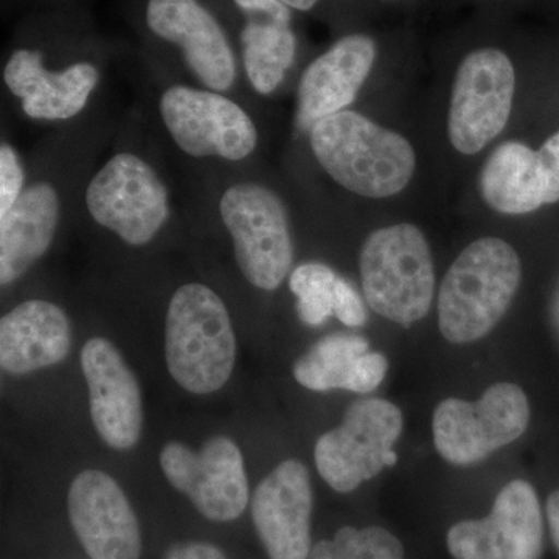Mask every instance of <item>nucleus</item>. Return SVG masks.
<instances>
[{"label":"nucleus","instance_id":"f257e3e1","mask_svg":"<svg viewBox=\"0 0 559 559\" xmlns=\"http://www.w3.org/2000/svg\"><path fill=\"white\" fill-rule=\"evenodd\" d=\"M310 142L320 167L364 198L399 194L417 167L415 151L403 135L353 110L319 120L311 128Z\"/></svg>","mask_w":559,"mask_h":559},{"label":"nucleus","instance_id":"f03ea898","mask_svg":"<svg viewBox=\"0 0 559 559\" xmlns=\"http://www.w3.org/2000/svg\"><path fill=\"white\" fill-rule=\"evenodd\" d=\"M165 358L173 380L187 392L207 395L230 380L237 337L215 290L187 283L173 294L165 320Z\"/></svg>","mask_w":559,"mask_h":559},{"label":"nucleus","instance_id":"7ed1b4c3","mask_svg":"<svg viewBox=\"0 0 559 559\" xmlns=\"http://www.w3.org/2000/svg\"><path fill=\"white\" fill-rule=\"evenodd\" d=\"M521 283L516 250L500 238H481L463 250L443 280L439 326L452 344L487 336L509 311Z\"/></svg>","mask_w":559,"mask_h":559},{"label":"nucleus","instance_id":"20e7f679","mask_svg":"<svg viewBox=\"0 0 559 559\" xmlns=\"http://www.w3.org/2000/svg\"><path fill=\"white\" fill-rule=\"evenodd\" d=\"M360 278L371 310L403 326L425 319L436 293L432 255L418 227L403 223L369 235Z\"/></svg>","mask_w":559,"mask_h":559},{"label":"nucleus","instance_id":"39448f33","mask_svg":"<svg viewBox=\"0 0 559 559\" xmlns=\"http://www.w3.org/2000/svg\"><path fill=\"white\" fill-rule=\"evenodd\" d=\"M219 215L250 285L263 290L282 286L294 261L288 210L282 198L261 183H234L221 197Z\"/></svg>","mask_w":559,"mask_h":559},{"label":"nucleus","instance_id":"423d86ee","mask_svg":"<svg viewBox=\"0 0 559 559\" xmlns=\"http://www.w3.org/2000/svg\"><path fill=\"white\" fill-rule=\"evenodd\" d=\"M92 219L131 246H145L170 219V193L153 167L134 153H117L86 189Z\"/></svg>","mask_w":559,"mask_h":559},{"label":"nucleus","instance_id":"0eeeda50","mask_svg":"<svg viewBox=\"0 0 559 559\" xmlns=\"http://www.w3.org/2000/svg\"><path fill=\"white\" fill-rule=\"evenodd\" d=\"M530 406L524 390L500 382L476 403L441 401L433 412V443L452 465L469 466L520 439L528 428Z\"/></svg>","mask_w":559,"mask_h":559},{"label":"nucleus","instance_id":"6e6552de","mask_svg":"<svg viewBox=\"0 0 559 559\" xmlns=\"http://www.w3.org/2000/svg\"><path fill=\"white\" fill-rule=\"evenodd\" d=\"M159 110L176 146L197 159L245 160L259 143L249 114L221 92L171 86L162 94Z\"/></svg>","mask_w":559,"mask_h":559},{"label":"nucleus","instance_id":"1a4fd4ad","mask_svg":"<svg viewBox=\"0 0 559 559\" xmlns=\"http://www.w3.org/2000/svg\"><path fill=\"white\" fill-rule=\"evenodd\" d=\"M403 432L400 407L381 399L349 404L337 428L323 433L314 448L320 477L334 491L349 492L385 468V452Z\"/></svg>","mask_w":559,"mask_h":559},{"label":"nucleus","instance_id":"9d476101","mask_svg":"<svg viewBox=\"0 0 559 559\" xmlns=\"http://www.w3.org/2000/svg\"><path fill=\"white\" fill-rule=\"evenodd\" d=\"M516 75L498 49L473 51L463 60L452 87L448 132L462 154H476L507 127Z\"/></svg>","mask_w":559,"mask_h":559},{"label":"nucleus","instance_id":"9b49d317","mask_svg":"<svg viewBox=\"0 0 559 559\" xmlns=\"http://www.w3.org/2000/svg\"><path fill=\"white\" fill-rule=\"evenodd\" d=\"M159 460L168 481L207 520L235 521L248 507L245 459L240 448L227 437H212L200 452L170 441Z\"/></svg>","mask_w":559,"mask_h":559},{"label":"nucleus","instance_id":"f8f14e48","mask_svg":"<svg viewBox=\"0 0 559 559\" xmlns=\"http://www.w3.org/2000/svg\"><path fill=\"white\" fill-rule=\"evenodd\" d=\"M543 536L535 488L513 480L500 489L489 516L452 525L447 543L455 559H539Z\"/></svg>","mask_w":559,"mask_h":559},{"label":"nucleus","instance_id":"ddd939ff","mask_svg":"<svg viewBox=\"0 0 559 559\" xmlns=\"http://www.w3.org/2000/svg\"><path fill=\"white\" fill-rule=\"evenodd\" d=\"M70 524L91 559H139L142 533L123 489L109 474L86 469L69 488Z\"/></svg>","mask_w":559,"mask_h":559},{"label":"nucleus","instance_id":"4468645a","mask_svg":"<svg viewBox=\"0 0 559 559\" xmlns=\"http://www.w3.org/2000/svg\"><path fill=\"white\" fill-rule=\"evenodd\" d=\"M250 511L270 559H308L312 487L304 463L289 459L272 469L253 492Z\"/></svg>","mask_w":559,"mask_h":559},{"label":"nucleus","instance_id":"2eb2a0df","mask_svg":"<svg viewBox=\"0 0 559 559\" xmlns=\"http://www.w3.org/2000/svg\"><path fill=\"white\" fill-rule=\"evenodd\" d=\"M81 369L90 388L91 417L105 443L131 450L143 428L142 392L116 345L92 337L81 349Z\"/></svg>","mask_w":559,"mask_h":559},{"label":"nucleus","instance_id":"dca6fc26","mask_svg":"<svg viewBox=\"0 0 559 559\" xmlns=\"http://www.w3.org/2000/svg\"><path fill=\"white\" fill-rule=\"evenodd\" d=\"M150 31L178 44L183 58L205 90L226 92L237 81V61L218 21L198 0H150Z\"/></svg>","mask_w":559,"mask_h":559},{"label":"nucleus","instance_id":"f3484780","mask_svg":"<svg viewBox=\"0 0 559 559\" xmlns=\"http://www.w3.org/2000/svg\"><path fill=\"white\" fill-rule=\"evenodd\" d=\"M100 72L92 62H75L51 72L40 51L20 49L3 68V83L20 98L25 116L33 120L62 121L79 116L98 86Z\"/></svg>","mask_w":559,"mask_h":559},{"label":"nucleus","instance_id":"a211bd4d","mask_svg":"<svg viewBox=\"0 0 559 559\" xmlns=\"http://www.w3.org/2000/svg\"><path fill=\"white\" fill-rule=\"evenodd\" d=\"M374 57L369 36L349 35L312 61L301 75L296 127L310 132L319 120L347 109L369 79Z\"/></svg>","mask_w":559,"mask_h":559},{"label":"nucleus","instance_id":"6ab92c4d","mask_svg":"<svg viewBox=\"0 0 559 559\" xmlns=\"http://www.w3.org/2000/svg\"><path fill=\"white\" fill-rule=\"evenodd\" d=\"M72 347L66 311L51 301H22L0 320V366L10 374L57 366Z\"/></svg>","mask_w":559,"mask_h":559},{"label":"nucleus","instance_id":"aec40b11","mask_svg":"<svg viewBox=\"0 0 559 559\" xmlns=\"http://www.w3.org/2000/svg\"><path fill=\"white\" fill-rule=\"evenodd\" d=\"M60 194L49 182L25 187L0 218V285L9 286L46 255L60 223Z\"/></svg>","mask_w":559,"mask_h":559},{"label":"nucleus","instance_id":"412c9836","mask_svg":"<svg viewBox=\"0 0 559 559\" xmlns=\"http://www.w3.org/2000/svg\"><path fill=\"white\" fill-rule=\"evenodd\" d=\"M480 191L489 207L503 215H524L558 202L538 151L521 142L492 151L480 173Z\"/></svg>","mask_w":559,"mask_h":559},{"label":"nucleus","instance_id":"4be33fe9","mask_svg":"<svg viewBox=\"0 0 559 559\" xmlns=\"http://www.w3.org/2000/svg\"><path fill=\"white\" fill-rule=\"evenodd\" d=\"M242 62L250 86L271 95L285 80L296 58L297 40L290 22L250 14L241 32Z\"/></svg>","mask_w":559,"mask_h":559},{"label":"nucleus","instance_id":"5701e85b","mask_svg":"<svg viewBox=\"0 0 559 559\" xmlns=\"http://www.w3.org/2000/svg\"><path fill=\"white\" fill-rule=\"evenodd\" d=\"M369 341L356 334H330L294 364V378L314 392L352 388L360 356L369 352Z\"/></svg>","mask_w":559,"mask_h":559},{"label":"nucleus","instance_id":"b1692460","mask_svg":"<svg viewBox=\"0 0 559 559\" xmlns=\"http://www.w3.org/2000/svg\"><path fill=\"white\" fill-rule=\"evenodd\" d=\"M340 275L323 263H305L289 275L297 314L305 325L319 326L333 314V289Z\"/></svg>","mask_w":559,"mask_h":559},{"label":"nucleus","instance_id":"393cba45","mask_svg":"<svg viewBox=\"0 0 559 559\" xmlns=\"http://www.w3.org/2000/svg\"><path fill=\"white\" fill-rule=\"evenodd\" d=\"M308 559H373L370 527H342L333 539L319 540Z\"/></svg>","mask_w":559,"mask_h":559},{"label":"nucleus","instance_id":"a878e982","mask_svg":"<svg viewBox=\"0 0 559 559\" xmlns=\"http://www.w3.org/2000/svg\"><path fill=\"white\" fill-rule=\"evenodd\" d=\"M25 190V173L17 151L10 143L0 146V218L14 207Z\"/></svg>","mask_w":559,"mask_h":559},{"label":"nucleus","instance_id":"bb28decb","mask_svg":"<svg viewBox=\"0 0 559 559\" xmlns=\"http://www.w3.org/2000/svg\"><path fill=\"white\" fill-rule=\"evenodd\" d=\"M333 314L347 326H362L367 322L362 299L347 280L342 277H337L334 283Z\"/></svg>","mask_w":559,"mask_h":559},{"label":"nucleus","instance_id":"cd10ccee","mask_svg":"<svg viewBox=\"0 0 559 559\" xmlns=\"http://www.w3.org/2000/svg\"><path fill=\"white\" fill-rule=\"evenodd\" d=\"M389 370V360L382 353L367 352L360 356L349 392L370 393L381 385Z\"/></svg>","mask_w":559,"mask_h":559},{"label":"nucleus","instance_id":"c85d7f7f","mask_svg":"<svg viewBox=\"0 0 559 559\" xmlns=\"http://www.w3.org/2000/svg\"><path fill=\"white\" fill-rule=\"evenodd\" d=\"M164 559H227L219 547L202 540H187L171 546Z\"/></svg>","mask_w":559,"mask_h":559},{"label":"nucleus","instance_id":"c756f323","mask_svg":"<svg viewBox=\"0 0 559 559\" xmlns=\"http://www.w3.org/2000/svg\"><path fill=\"white\" fill-rule=\"evenodd\" d=\"M540 164L549 178L551 190L559 201V131L538 150Z\"/></svg>","mask_w":559,"mask_h":559},{"label":"nucleus","instance_id":"7c9ffc66","mask_svg":"<svg viewBox=\"0 0 559 559\" xmlns=\"http://www.w3.org/2000/svg\"><path fill=\"white\" fill-rule=\"evenodd\" d=\"M238 9L249 14H266L274 20L290 22V10L282 0H234Z\"/></svg>","mask_w":559,"mask_h":559},{"label":"nucleus","instance_id":"2f4dec72","mask_svg":"<svg viewBox=\"0 0 559 559\" xmlns=\"http://www.w3.org/2000/svg\"><path fill=\"white\" fill-rule=\"evenodd\" d=\"M547 520H549L551 538L559 550V489L551 492L547 500Z\"/></svg>","mask_w":559,"mask_h":559},{"label":"nucleus","instance_id":"473e14b6","mask_svg":"<svg viewBox=\"0 0 559 559\" xmlns=\"http://www.w3.org/2000/svg\"><path fill=\"white\" fill-rule=\"evenodd\" d=\"M282 2L285 3V5H288L289 9L308 11L318 3V0H282Z\"/></svg>","mask_w":559,"mask_h":559},{"label":"nucleus","instance_id":"72a5a7b5","mask_svg":"<svg viewBox=\"0 0 559 559\" xmlns=\"http://www.w3.org/2000/svg\"><path fill=\"white\" fill-rule=\"evenodd\" d=\"M396 462H399V455L395 454V451L390 450L385 452L384 455V465L385 466H395Z\"/></svg>","mask_w":559,"mask_h":559}]
</instances>
